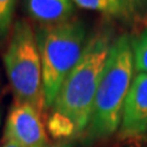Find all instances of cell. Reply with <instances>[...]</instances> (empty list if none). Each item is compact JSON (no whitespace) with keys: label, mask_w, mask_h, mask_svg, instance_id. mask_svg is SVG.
<instances>
[{"label":"cell","mask_w":147,"mask_h":147,"mask_svg":"<svg viewBox=\"0 0 147 147\" xmlns=\"http://www.w3.org/2000/svg\"><path fill=\"white\" fill-rule=\"evenodd\" d=\"M114 39L110 26H103L90 34L80 60L63 82L47 119L48 132L58 141L85 135Z\"/></svg>","instance_id":"obj_1"},{"label":"cell","mask_w":147,"mask_h":147,"mask_svg":"<svg viewBox=\"0 0 147 147\" xmlns=\"http://www.w3.org/2000/svg\"><path fill=\"white\" fill-rule=\"evenodd\" d=\"M130 36L115 37L94 97L85 140L88 144L108 139L119 130L127 92L134 80Z\"/></svg>","instance_id":"obj_2"},{"label":"cell","mask_w":147,"mask_h":147,"mask_svg":"<svg viewBox=\"0 0 147 147\" xmlns=\"http://www.w3.org/2000/svg\"><path fill=\"white\" fill-rule=\"evenodd\" d=\"M87 38L86 26L79 18L37 27L45 110L53 107L63 82L80 60Z\"/></svg>","instance_id":"obj_3"},{"label":"cell","mask_w":147,"mask_h":147,"mask_svg":"<svg viewBox=\"0 0 147 147\" xmlns=\"http://www.w3.org/2000/svg\"><path fill=\"white\" fill-rule=\"evenodd\" d=\"M4 66L15 103L30 104L43 115L45 107L42 63L36 31L24 18L17 20L12 26L10 40L4 54Z\"/></svg>","instance_id":"obj_4"},{"label":"cell","mask_w":147,"mask_h":147,"mask_svg":"<svg viewBox=\"0 0 147 147\" xmlns=\"http://www.w3.org/2000/svg\"><path fill=\"white\" fill-rule=\"evenodd\" d=\"M4 137L21 147H48L42 114L26 103H15L9 113Z\"/></svg>","instance_id":"obj_5"},{"label":"cell","mask_w":147,"mask_h":147,"mask_svg":"<svg viewBox=\"0 0 147 147\" xmlns=\"http://www.w3.org/2000/svg\"><path fill=\"white\" fill-rule=\"evenodd\" d=\"M147 131V75L134 76L130 90L124 103L119 134L130 140L142 137Z\"/></svg>","instance_id":"obj_6"},{"label":"cell","mask_w":147,"mask_h":147,"mask_svg":"<svg viewBox=\"0 0 147 147\" xmlns=\"http://www.w3.org/2000/svg\"><path fill=\"white\" fill-rule=\"evenodd\" d=\"M28 16L40 25H57L72 18V0H24Z\"/></svg>","instance_id":"obj_7"},{"label":"cell","mask_w":147,"mask_h":147,"mask_svg":"<svg viewBox=\"0 0 147 147\" xmlns=\"http://www.w3.org/2000/svg\"><path fill=\"white\" fill-rule=\"evenodd\" d=\"M74 5L80 9L91 11H98L103 15L115 17L118 20L130 22L125 9L119 0H72Z\"/></svg>","instance_id":"obj_8"},{"label":"cell","mask_w":147,"mask_h":147,"mask_svg":"<svg viewBox=\"0 0 147 147\" xmlns=\"http://www.w3.org/2000/svg\"><path fill=\"white\" fill-rule=\"evenodd\" d=\"M130 40L135 71L147 75V26L134 36H130Z\"/></svg>","instance_id":"obj_9"},{"label":"cell","mask_w":147,"mask_h":147,"mask_svg":"<svg viewBox=\"0 0 147 147\" xmlns=\"http://www.w3.org/2000/svg\"><path fill=\"white\" fill-rule=\"evenodd\" d=\"M17 0H0V39L10 32Z\"/></svg>","instance_id":"obj_10"},{"label":"cell","mask_w":147,"mask_h":147,"mask_svg":"<svg viewBox=\"0 0 147 147\" xmlns=\"http://www.w3.org/2000/svg\"><path fill=\"white\" fill-rule=\"evenodd\" d=\"M130 22H142L147 18V0H119Z\"/></svg>","instance_id":"obj_11"},{"label":"cell","mask_w":147,"mask_h":147,"mask_svg":"<svg viewBox=\"0 0 147 147\" xmlns=\"http://www.w3.org/2000/svg\"><path fill=\"white\" fill-rule=\"evenodd\" d=\"M130 144L126 147H147V141L145 140V137H137V139H130Z\"/></svg>","instance_id":"obj_12"},{"label":"cell","mask_w":147,"mask_h":147,"mask_svg":"<svg viewBox=\"0 0 147 147\" xmlns=\"http://www.w3.org/2000/svg\"><path fill=\"white\" fill-rule=\"evenodd\" d=\"M0 147H21V146L18 145V144H16V142L13 141V140L7 139V137H4L1 145H0Z\"/></svg>","instance_id":"obj_13"},{"label":"cell","mask_w":147,"mask_h":147,"mask_svg":"<svg viewBox=\"0 0 147 147\" xmlns=\"http://www.w3.org/2000/svg\"><path fill=\"white\" fill-rule=\"evenodd\" d=\"M48 147H75L70 141H58L53 145H49Z\"/></svg>","instance_id":"obj_14"},{"label":"cell","mask_w":147,"mask_h":147,"mask_svg":"<svg viewBox=\"0 0 147 147\" xmlns=\"http://www.w3.org/2000/svg\"><path fill=\"white\" fill-rule=\"evenodd\" d=\"M144 137H145V140H146V141H147V131H146V132H145V135H144Z\"/></svg>","instance_id":"obj_15"}]
</instances>
